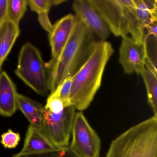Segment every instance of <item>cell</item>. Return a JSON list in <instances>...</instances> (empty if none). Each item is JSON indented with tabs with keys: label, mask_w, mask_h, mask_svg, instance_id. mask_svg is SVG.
<instances>
[{
	"label": "cell",
	"mask_w": 157,
	"mask_h": 157,
	"mask_svg": "<svg viewBox=\"0 0 157 157\" xmlns=\"http://www.w3.org/2000/svg\"><path fill=\"white\" fill-rule=\"evenodd\" d=\"M114 52L109 42H94L88 58L72 77L69 101L76 110L82 112L90 105L101 87L105 67Z\"/></svg>",
	"instance_id": "cell-1"
},
{
	"label": "cell",
	"mask_w": 157,
	"mask_h": 157,
	"mask_svg": "<svg viewBox=\"0 0 157 157\" xmlns=\"http://www.w3.org/2000/svg\"><path fill=\"white\" fill-rule=\"evenodd\" d=\"M95 41L94 36L76 16L71 34L61 53L57 58L45 63L50 94L65 79L72 77L78 71Z\"/></svg>",
	"instance_id": "cell-2"
},
{
	"label": "cell",
	"mask_w": 157,
	"mask_h": 157,
	"mask_svg": "<svg viewBox=\"0 0 157 157\" xmlns=\"http://www.w3.org/2000/svg\"><path fill=\"white\" fill-rule=\"evenodd\" d=\"M105 157H157V117L135 125L114 139Z\"/></svg>",
	"instance_id": "cell-3"
},
{
	"label": "cell",
	"mask_w": 157,
	"mask_h": 157,
	"mask_svg": "<svg viewBox=\"0 0 157 157\" xmlns=\"http://www.w3.org/2000/svg\"><path fill=\"white\" fill-rule=\"evenodd\" d=\"M109 31L116 36L130 34L138 43L134 0H89Z\"/></svg>",
	"instance_id": "cell-4"
},
{
	"label": "cell",
	"mask_w": 157,
	"mask_h": 157,
	"mask_svg": "<svg viewBox=\"0 0 157 157\" xmlns=\"http://www.w3.org/2000/svg\"><path fill=\"white\" fill-rule=\"evenodd\" d=\"M15 73L39 95H49L50 90L45 63L39 49L31 43H25L21 48Z\"/></svg>",
	"instance_id": "cell-5"
},
{
	"label": "cell",
	"mask_w": 157,
	"mask_h": 157,
	"mask_svg": "<svg viewBox=\"0 0 157 157\" xmlns=\"http://www.w3.org/2000/svg\"><path fill=\"white\" fill-rule=\"evenodd\" d=\"M76 110L69 105L60 113H54L44 108L41 130L57 148L69 146Z\"/></svg>",
	"instance_id": "cell-6"
},
{
	"label": "cell",
	"mask_w": 157,
	"mask_h": 157,
	"mask_svg": "<svg viewBox=\"0 0 157 157\" xmlns=\"http://www.w3.org/2000/svg\"><path fill=\"white\" fill-rule=\"evenodd\" d=\"M69 147L79 157H100L101 141L82 112L76 113Z\"/></svg>",
	"instance_id": "cell-7"
},
{
	"label": "cell",
	"mask_w": 157,
	"mask_h": 157,
	"mask_svg": "<svg viewBox=\"0 0 157 157\" xmlns=\"http://www.w3.org/2000/svg\"><path fill=\"white\" fill-rule=\"evenodd\" d=\"M122 38L119 48V61L124 72L127 74H140L145 67V44L136 43L127 35L122 36Z\"/></svg>",
	"instance_id": "cell-8"
},
{
	"label": "cell",
	"mask_w": 157,
	"mask_h": 157,
	"mask_svg": "<svg viewBox=\"0 0 157 157\" xmlns=\"http://www.w3.org/2000/svg\"><path fill=\"white\" fill-rule=\"evenodd\" d=\"M72 9L78 17L94 37L100 41H105L110 35V31L101 16L91 5L89 0H75Z\"/></svg>",
	"instance_id": "cell-9"
},
{
	"label": "cell",
	"mask_w": 157,
	"mask_h": 157,
	"mask_svg": "<svg viewBox=\"0 0 157 157\" xmlns=\"http://www.w3.org/2000/svg\"><path fill=\"white\" fill-rule=\"evenodd\" d=\"M76 16L69 14L58 21L49 33L48 38L51 47V59L59 56L71 34L75 24Z\"/></svg>",
	"instance_id": "cell-10"
},
{
	"label": "cell",
	"mask_w": 157,
	"mask_h": 157,
	"mask_svg": "<svg viewBox=\"0 0 157 157\" xmlns=\"http://www.w3.org/2000/svg\"><path fill=\"white\" fill-rule=\"evenodd\" d=\"M17 88L7 72L0 71V115L11 117L17 110Z\"/></svg>",
	"instance_id": "cell-11"
},
{
	"label": "cell",
	"mask_w": 157,
	"mask_h": 157,
	"mask_svg": "<svg viewBox=\"0 0 157 157\" xmlns=\"http://www.w3.org/2000/svg\"><path fill=\"white\" fill-rule=\"evenodd\" d=\"M138 43H144L145 31L149 25L157 21L156 0H134Z\"/></svg>",
	"instance_id": "cell-12"
},
{
	"label": "cell",
	"mask_w": 157,
	"mask_h": 157,
	"mask_svg": "<svg viewBox=\"0 0 157 157\" xmlns=\"http://www.w3.org/2000/svg\"><path fill=\"white\" fill-rule=\"evenodd\" d=\"M41 129L30 124L27 129L23 147L20 153L32 154L57 149Z\"/></svg>",
	"instance_id": "cell-13"
},
{
	"label": "cell",
	"mask_w": 157,
	"mask_h": 157,
	"mask_svg": "<svg viewBox=\"0 0 157 157\" xmlns=\"http://www.w3.org/2000/svg\"><path fill=\"white\" fill-rule=\"evenodd\" d=\"M20 34L19 25L8 19L0 23V68L10 54Z\"/></svg>",
	"instance_id": "cell-14"
},
{
	"label": "cell",
	"mask_w": 157,
	"mask_h": 157,
	"mask_svg": "<svg viewBox=\"0 0 157 157\" xmlns=\"http://www.w3.org/2000/svg\"><path fill=\"white\" fill-rule=\"evenodd\" d=\"M17 109L21 111L30 123V124L41 129L43 122L44 106L38 102L18 93Z\"/></svg>",
	"instance_id": "cell-15"
},
{
	"label": "cell",
	"mask_w": 157,
	"mask_h": 157,
	"mask_svg": "<svg viewBox=\"0 0 157 157\" xmlns=\"http://www.w3.org/2000/svg\"><path fill=\"white\" fill-rule=\"evenodd\" d=\"M140 75L147 90L148 102L154 113L153 116L157 117V74L145 66Z\"/></svg>",
	"instance_id": "cell-16"
},
{
	"label": "cell",
	"mask_w": 157,
	"mask_h": 157,
	"mask_svg": "<svg viewBox=\"0 0 157 157\" xmlns=\"http://www.w3.org/2000/svg\"><path fill=\"white\" fill-rule=\"evenodd\" d=\"M28 5V0H8L7 19L19 25Z\"/></svg>",
	"instance_id": "cell-17"
},
{
	"label": "cell",
	"mask_w": 157,
	"mask_h": 157,
	"mask_svg": "<svg viewBox=\"0 0 157 157\" xmlns=\"http://www.w3.org/2000/svg\"><path fill=\"white\" fill-rule=\"evenodd\" d=\"M13 157H79L75 154L69 147L57 149L50 151L32 154L18 153Z\"/></svg>",
	"instance_id": "cell-18"
},
{
	"label": "cell",
	"mask_w": 157,
	"mask_h": 157,
	"mask_svg": "<svg viewBox=\"0 0 157 157\" xmlns=\"http://www.w3.org/2000/svg\"><path fill=\"white\" fill-rule=\"evenodd\" d=\"M72 77L65 79L53 92L49 94L62 100L66 106L71 105L70 103L69 97L72 85Z\"/></svg>",
	"instance_id": "cell-19"
},
{
	"label": "cell",
	"mask_w": 157,
	"mask_h": 157,
	"mask_svg": "<svg viewBox=\"0 0 157 157\" xmlns=\"http://www.w3.org/2000/svg\"><path fill=\"white\" fill-rule=\"evenodd\" d=\"M66 1V0H28V3L31 10L38 13H49L53 6L59 5Z\"/></svg>",
	"instance_id": "cell-20"
},
{
	"label": "cell",
	"mask_w": 157,
	"mask_h": 157,
	"mask_svg": "<svg viewBox=\"0 0 157 157\" xmlns=\"http://www.w3.org/2000/svg\"><path fill=\"white\" fill-rule=\"evenodd\" d=\"M1 142L7 148L11 149L16 147L20 142L21 136L20 134L9 129L7 132L2 135Z\"/></svg>",
	"instance_id": "cell-21"
},
{
	"label": "cell",
	"mask_w": 157,
	"mask_h": 157,
	"mask_svg": "<svg viewBox=\"0 0 157 157\" xmlns=\"http://www.w3.org/2000/svg\"><path fill=\"white\" fill-rule=\"evenodd\" d=\"M65 106L62 100L58 97L49 94L47 100L46 104L44 106L45 109L54 113H59L62 112Z\"/></svg>",
	"instance_id": "cell-22"
},
{
	"label": "cell",
	"mask_w": 157,
	"mask_h": 157,
	"mask_svg": "<svg viewBox=\"0 0 157 157\" xmlns=\"http://www.w3.org/2000/svg\"><path fill=\"white\" fill-rule=\"evenodd\" d=\"M38 14V20L40 25L45 30L49 33L53 29V25L51 23L48 16V12L40 13Z\"/></svg>",
	"instance_id": "cell-23"
},
{
	"label": "cell",
	"mask_w": 157,
	"mask_h": 157,
	"mask_svg": "<svg viewBox=\"0 0 157 157\" xmlns=\"http://www.w3.org/2000/svg\"><path fill=\"white\" fill-rule=\"evenodd\" d=\"M8 0H0V23L7 19Z\"/></svg>",
	"instance_id": "cell-24"
},
{
	"label": "cell",
	"mask_w": 157,
	"mask_h": 157,
	"mask_svg": "<svg viewBox=\"0 0 157 157\" xmlns=\"http://www.w3.org/2000/svg\"><path fill=\"white\" fill-rule=\"evenodd\" d=\"M157 21L154 22L149 25L147 26L146 29H147V33L146 35L153 36L157 37Z\"/></svg>",
	"instance_id": "cell-25"
},
{
	"label": "cell",
	"mask_w": 157,
	"mask_h": 157,
	"mask_svg": "<svg viewBox=\"0 0 157 157\" xmlns=\"http://www.w3.org/2000/svg\"><path fill=\"white\" fill-rule=\"evenodd\" d=\"M1 70V68H0V71Z\"/></svg>",
	"instance_id": "cell-26"
},
{
	"label": "cell",
	"mask_w": 157,
	"mask_h": 157,
	"mask_svg": "<svg viewBox=\"0 0 157 157\" xmlns=\"http://www.w3.org/2000/svg\"></svg>",
	"instance_id": "cell-27"
}]
</instances>
